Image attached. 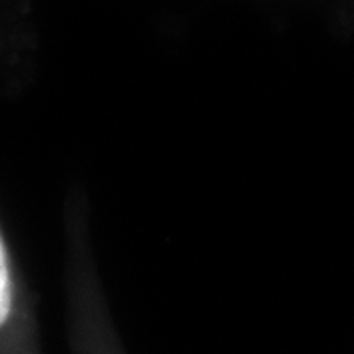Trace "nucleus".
Segmentation results:
<instances>
[{"instance_id": "1", "label": "nucleus", "mask_w": 354, "mask_h": 354, "mask_svg": "<svg viewBox=\"0 0 354 354\" xmlns=\"http://www.w3.org/2000/svg\"><path fill=\"white\" fill-rule=\"evenodd\" d=\"M12 309V283H10V270L6 262V252L0 241V325L6 321V317Z\"/></svg>"}]
</instances>
